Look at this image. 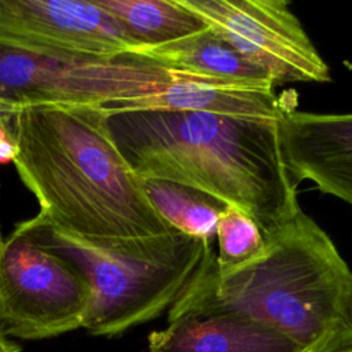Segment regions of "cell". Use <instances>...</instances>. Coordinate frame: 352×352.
<instances>
[{
  "mask_svg": "<svg viewBox=\"0 0 352 352\" xmlns=\"http://www.w3.org/2000/svg\"><path fill=\"white\" fill-rule=\"evenodd\" d=\"M104 124L139 179L183 184L249 214L264 238L301 206L278 120L210 111L106 109Z\"/></svg>",
  "mask_w": 352,
  "mask_h": 352,
  "instance_id": "6da1fadb",
  "label": "cell"
},
{
  "mask_svg": "<svg viewBox=\"0 0 352 352\" xmlns=\"http://www.w3.org/2000/svg\"><path fill=\"white\" fill-rule=\"evenodd\" d=\"M104 107L16 109L14 165L50 224L95 242L142 239L173 230L150 204L106 124Z\"/></svg>",
  "mask_w": 352,
  "mask_h": 352,
  "instance_id": "7a4b0ae2",
  "label": "cell"
},
{
  "mask_svg": "<svg viewBox=\"0 0 352 352\" xmlns=\"http://www.w3.org/2000/svg\"><path fill=\"white\" fill-rule=\"evenodd\" d=\"M214 256H206L168 318L235 312L279 330L305 352L352 327V271L302 209L265 236V249L253 261L219 274Z\"/></svg>",
  "mask_w": 352,
  "mask_h": 352,
  "instance_id": "3957f363",
  "label": "cell"
},
{
  "mask_svg": "<svg viewBox=\"0 0 352 352\" xmlns=\"http://www.w3.org/2000/svg\"><path fill=\"white\" fill-rule=\"evenodd\" d=\"M26 221L41 245L88 282L91 300L82 327L95 336L120 334L169 309L212 252V241L180 231L95 242L66 232L38 214Z\"/></svg>",
  "mask_w": 352,
  "mask_h": 352,
  "instance_id": "277c9868",
  "label": "cell"
},
{
  "mask_svg": "<svg viewBox=\"0 0 352 352\" xmlns=\"http://www.w3.org/2000/svg\"><path fill=\"white\" fill-rule=\"evenodd\" d=\"M183 72L138 54L52 55L0 43V104H85L150 109Z\"/></svg>",
  "mask_w": 352,
  "mask_h": 352,
  "instance_id": "5b68a950",
  "label": "cell"
},
{
  "mask_svg": "<svg viewBox=\"0 0 352 352\" xmlns=\"http://www.w3.org/2000/svg\"><path fill=\"white\" fill-rule=\"evenodd\" d=\"M91 300L85 278L41 245L28 221L0 250V331L25 340L82 327Z\"/></svg>",
  "mask_w": 352,
  "mask_h": 352,
  "instance_id": "8992f818",
  "label": "cell"
},
{
  "mask_svg": "<svg viewBox=\"0 0 352 352\" xmlns=\"http://www.w3.org/2000/svg\"><path fill=\"white\" fill-rule=\"evenodd\" d=\"M245 59L264 70L274 87L329 82L330 70L285 0H179Z\"/></svg>",
  "mask_w": 352,
  "mask_h": 352,
  "instance_id": "52a82bcc",
  "label": "cell"
},
{
  "mask_svg": "<svg viewBox=\"0 0 352 352\" xmlns=\"http://www.w3.org/2000/svg\"><path fill=\"white\" fill-rule=\"evenodd\" d=\"M0 43L38 54L103 58L139 50L94 0H0Z\"/></svg>",
  "mask_w": 352,
  "mask_h": 352,
  "instance_id": "ba28073f",
  "label": "cell"
},
{
  "mask_svg": "<svg viewBox=\"0 0 352 352\" xmlns=\"http://www.w3.org/2000/svg\"><path fill=\"white\" fill-rule=\"evenodd\" d=\"M280 147L292 177L308 180L352 206V113L285 109L278 118Z\"/></svg>",
  "mask_w": 352,
  "mask_h": 352,
  "instance_id": "9c48e42d",
  "label": "cell"
},
{
  "mask_svg": "<svg viewBox=\"0 0 352 352\" xmlns=\"http://www.w3.org/2000/svg\"><path fill=\"white\" fill-rule=\"evenodd\" d=\"M150 352H305L279 330L226 311H197L168 318L148 336Z\"/></svg>",
  "mask_w": 352,
  "mask_h": 352,
  "instance_id": "30bf717a",
  "label": "cell"
},
{
  "mask_svg": "<svg viewBox=\"0 0 352 352\" xmlns=\"http://www.w3.org/2000/svg\"><path fill=\"white\" fill-rule=\"evenodd\" d=\"M158 65L205 78L274 88L268 74L245 59L212 29L182 40L135 51Z\"/></svg>",
  "mask_w": 352,
  "mask_h": 352,
  "instance_id": "8fae6325",
  "label": "cell"
},
{
  "mask_svg": "<svg viewBox=\"0 0 352 352\" xmlns=\"http://www.w3.org/2000/svg\"><path fill=\"white\" fill-rule=\"evenodd\" d=\"M142 48L165 45L208 26L179 0H94Z\"/></svg>",
  "mask_w": 352,
  "mask_h": 352,
  "instance_id": "7c38bea8",
  "label": "cell"
},
{
  "mask_svg": "<svg viewBox=\"0 0 352 352\" xmlns=\"http://www.w3.org/2000/svg\"><path fill=\"white\" fill-rule=\"evenodd\" d=\"M157 213L176 231L213 241L226 204L195 188L160 179H140Z\"/></svg>",
  "mask_w": 352,
  "mask_h": 352,
  "instance_id": "4fadbf2b",
  "label": "cell"
},
{
  "mask_svg": "<svg viewBox=\"0 0 352 352\" xmlns=\"http://www.w3.org/2000/svg\"><path fill=\"white\" fill-rule=\"evenodd\" d=\"M217 253L214 268L219 274L234 271L265 249V238L257 223L245 212L227 205L216 226Z\"/></svg>",
  "mask_w": 352,
  "mask_h": 352,
  "instance_id": "5bb4252c",
  "label": "cell"
},
{
  "mask_svg": "<svg viewBox=\"0 0 352 352\" xmlns=\"http://www.w3.org/2000/svg\"><path fill=\"white\" fill-rule=\"evenodd\" d=\"M16 109L0 104V164L14 161L16 140L14 131V113Z\"/></svg>",
  "mask_w": 352,
  "mask_h": 352,
  "instance_id": "9a60e30c",
  "label": "cell"
},
{
  "mask_svg": "<svg viewBox=\"0 0 352 352\" xmlns=\"http://www.w3.org/2000/svg\"><path fill=\"white\" fill-rule=\"evenodd\" d=\"M307 352H352V327L331 336Z\"/></svg>",
  "mask_w": 352,
  "mask_h": 352,
  "instance_id": "2e32d148",
  "label": "cell"
},
{
  "mask_svg": "<svg viewBox=\"0 0 352 352\" xmlns=\"http://www.w3.org/2000/svg\"><path fill=\"white\" fill-rule=\"evenodd\" d=\"M0 352H21V348L0 331Z\"/></svg>",
  "mask_w": 352,
  "mask_h": 352,
  "instance_id": "e0dca14e",
  "label": "cell"
},
{
  "mask_svg": "<svg viewBox=\"0 0 352 352\" xmlns=\"http://www.w3.org/2000/svg\"><path fill=\"white\" fill-rule=\"evenodd\" d=\"M3 243H4V239H3V234H1V226H0V250L3 248Z\"/></svg>",
  "mask_w": 352,
  "mask_h": 352,
  "instance_id": "ac0fdd59",
  "label": "cell"
}]
</instances>
